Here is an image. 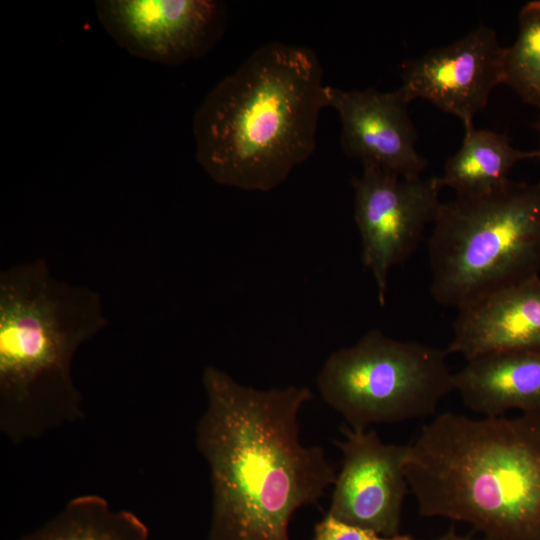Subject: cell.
Wrapping results in <instances>:
<instances>
[{"mask_svg": "<svg viewBox=\"0 0 540 540\" xmlns=\"http://www.w3.org/2000/svg\"><path fill=\"white\" fill-rule=\"evenodd\" d=\"M106 32L130 54L179 65L205 55L222 37L225 5L214 0L96 1Z\"/></svg>", "mask_w": 540, "mask_h": 540, "instance_id": "ba28073f", "label": "cell"}, {"mask_svg": "<svg viewBox=\"0 0 540 540\" xmlns=\"http://www.w3.org/2000/svg\"><path fill=\"white\" fill-rule=\"evenodd\" d=\"M535 128L537 129L538 134H539V138H540V113H539V116H538L537 121L535 123ZM538 150L540 152V148Z\"/></svg>", "mask_w": 540, "mask_h": 540, "instance_id": "ffe728a7", "label": "cell"}, {"mask_svg": "<svg viewBox=\"0 0 540 540\" xmlns=\"http://www.w3.org/2000/svg\"><path fill=\"white\" fill-rule=\"evenodd\" d=\"M407 446L421 516L464 522L497 540H540V413L444 412Z\"/></svg>", "mask_w": 540, "mask_h": 540, "instance_id": "3957f363", "label": "cell"}, {"mask_svg": "<svg viewBox=\"0 0 540 540\" xmlns=\"http://www.w3.org/2000/svg\"><path fill=\"white\" fill-rule=\"evenodd\" d=\"M401 92L327 87V107L339 117L344 153L402 178L420 177L426 159L416 150L417 132Z\"/></svg>", "mask_w": 540, "mask_h": 540, "instance_id": "8fae6325", "label": "cell"}, {"mask_svg": "<svg viewBox=\"0 0 540 540\" xmlns=\"http://www.w3.org/2000/svg\"><path fill=\"white\" fill-rule=\"evenodd\" d=\"M19 540H151L148 527L133 512L116 510L102 496L80 495Z\"/></svg>", "mask_w": 540, "mask_h": 540, "instance_id": "9a60e30c", "label": "cell"}, {"mask_svg": "<svg viewBox=\"0 0 540 540\" xmlns=\"http://www.w3.org/2000/svg\"><path fill=\"white\" fill-rule=\"evenodd\" d=\"M334 441L342 462L333 484L328 513L385 537L400 534L409 491L405 463L408 446L385 443L373 430L344 425Z\"/></svg>", "mask_w": 540, "mask_h": 540, "instance_id": "9c48e42d", "label": "cell"}, {"mask_svg": "<svg viewBox=\"0 0 540 540\" xmlns=\"http://www.w3.org/2000/svg\"><path fill=\"white\" fill-rule=\"evenodd\" d=\"M532 158H540L538 149L519 150L505 134L471 126L465 129L458 151L446 161L439 181L457 197L478 195L506 182L517 162Z\"/></svg>", "mask_w": 540, "mask_h": 540, "instance_id": "5bb4252c", "label": "cell"}, {"mask_svg": "<svg viewBox=\"0 0 540 540\" xmlns=\"http://www.w3.org/2000/svg\"><path fill=\"white\" fill-rule=\"evenodd\" d=\"M351 185L361 260L384 306L390 270L413 254L426 226L434 221L442 186L439 177L407 179L371 164H363L362 174Z\"/></svg>", "mask_w": 540, "mask_h": 540, "instance_id": "52a82bcc", "label": "cell"}, {"mask_svg": "<svg viewBox=\"0 0 540 540\" xmlns=\"http://www.w3.org/2000/svg\"><path fill=\"white\" fill-rule=\"evenodd\" d=\"M454 390L483 417L540 413V352L491 353L467 360L454 373Z\"/></svg>", "mask_w": 540, "mask_h": 540, "instance_id": "4fadbf2b", "label": "cell"}, {"mask_svg": "<svg viewBox=\"0 0 540 540\" xmlns=\"http://www.w3.org/2000/svg\"><path fill=\"white\" fill-rule=\"evenodd\" d=\"M469 535H462L458 533L455 529L451 528L450 530L446 531L445 533L431 538V539H424V540H468ZM398 540H418L412 537L408 534H403Z\"/></svg>", "mask_w": 540, "mask_h": 540, "instance_id": "ac0fdd59", "label": "cell"}, {"mask_svg": "<svg viewBox=\"0 0 540 540\" xmlns=\"http://www.w3.org/2000/svg\"><path fill=\"white\" fill-rule=\"evenodd\" d=\"M430 292L460 310L540 271V182L508 179L441 203L428 239Z\"/></svg>", "mask_w": 540, "mask_h": 540, "instance_id": "5b68a950", "label": "cell"}, {"mask_svg": "<svg viewBox=\"0 0 540 540\" xmlns=\"http://www.w3.org/2000/svg\"><path fill=\"white\" fill-rule=\"evenodd\" d=\"M448 355L446 349L372 329L328 356L316 386L324 402L355 431L422 419L435 414L454 390Z\"/></svg>", "mask_w": 540, "mask_h": 540, "instance_id": "8992f818", "label": "cell"}, {"mask_svg": "<svg viewBox=\"0 0 540 540\" xmlns=\"http://www.w3.org/2000/svg\"><path fill=\"white\" fill-rule=\"evenodd\" d=\"M505 52L495 30L480 25L451 44L406 61L398 90L409 103L421 98L458 117L467 129L491 91L504 84Z\"/></svg>", "mask_w": 540, "mask_h": 540, "instance_id": "30bf717a", "label": "cell"}, {"mask_svg": "<svg viewBox=\"0 0 540 540\" xmlns=\"http://www.w3.org/2000/svg\"><path fill=\"white\" fill-rule=\"evenodd\" d=\"M202 383L207 405L196 447L212 490L207 540H290L294 513L318 504L337 474L323 448L300 440L298 416L311 390L256 389L215 366Z\"/></svg>", "mask_w": 540, "mask_h": 540, "instance_id": "6da1fadb", "label": "cell"}, {"mask_svg": "<svg viewBox=\"0 0 540 540\" xmlns=\"http://www.w3.org/2000/svg\"><path fill=\"white\" fill-rule=\"evenodd\" d=\"M446 351L466 361L491 353L540 352V275L458 310Z\"/></svg>", "mask_w": 540, "mask_h": 540, "instance_id": "7c38bea8", "label": "cell"}, {"mask_svg": "<svg viewBox=\"0 0 540 540\" xmlns=\"http://www.w3.org/2000/svg\"><path fill=\"white\" fill-rule=\"evenodd\" d=\"M504 84L540 113V0L519 11L517 37L506 47Z\"/></svg>", "mask_w": 540, "mask_h": 540, "instance_id": "2e32d148", "label": "cell"}, {"mask_svg": "<svg viewBox=\"0 0 540 540\" xmlns=\"http://www.w3.org/2000/svg\"><path fill=\"white\" fill-rule=\"evenodd\" d=\"M468 540H497V539H494V538H491V537H487V536L480 535L479 537L469 536V539H468Z\"/></svg>", "mask_w": 540, "mask_h": 540, "instance_id": "d6986e66", "label": "cell"}, {"mask_svg": "<svg viewBox=\"0 0 540 540\" xmlns=\"http://www.w3.org/2000/svg\"><path fill=\"white\" fill-rule=\"evenodd\" d=\"M107 326L101 295L37 258L0 273V431L13 443L82 420L72 363Z\"/></svg>", "mask_w": 540, "mask_h": 540, "instance_id": "277c9868", "label": "cell"}, {"mask_svg": "<svg viewBox=\"0 0 540 540\" xmlns=\"http://www.w3.org/2000/svg\"><path fill=\"white\" fill-rule=\"evenodd\" d=\"M327 87L312 49L258 47L197 108L198 163L219 185L259 192L280 186L316 148Z\"/></svg>", "mask_w": 540, "mask_h": 540, "instance_id": "7a4b0ae2", "label": "cell"}, {"mask_svg": "<svg viewBox=\"0 0 540 540\" xmlns=\"http://www.w3.org/2000/svg\"><path fill=\"white\" fill-rule=\"evenodd\" d=\"M402 535L385 537L371 529L342 521L327 512L315 524L312 540H398Z\"/></svg>", "mask_w": 540, "mask_h": 540, "instance_id": "e0dca14e", "label": "cell"}]
</instances>
